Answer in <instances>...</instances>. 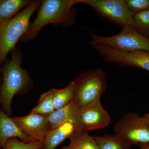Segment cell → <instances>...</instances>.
Listing matches in <instances>:
<instances>
[{"label":"cell","mask_w":149,"mask_h":149,"mask_svg":"<svg viewBox=\"0 0 149 149\" xmlns=\"http://www.w3.org/2000/svg\"><path fill=\"white\" fill-rule=\"evenodd\" d=\"M83 0H45L41 2L37 17L30 24L27 32L21 38L28 42L37 37L38 32L46 25L53 24L63 28L73 25L76 22L77 10L75 5Z\"/></svg>","instance_id":"cell-1"},{"label":"cell","mask_w":149,"mask_h":149,"mask_svg":"<svg viewBox=\"0 0 149 149\" xmlns=\"http://www.w3.org/2000/svg\"><path fill=\"white\" fill-rule=\"evenodd\" d=\"M13 52L11 58L3 68L0 87V105L7 114L12 113L11 103L15 95L24 92L31 83L29 74L22 68L21 53L15 49Z\"/></svg>","instance_id":"cell-2"},{"label":"cell","mask_w":149,"mask_h":149,"mask_svg":"<svg viewBox=\"0 0 149 149\" xmlns=\"http://www.w3.org/2000/svg\"><path fill=\"white\" fill-rule=\"evenodd\" d=\"M41 1L32 3L8 21L0 23V65L10 52L15 49L17 43L27 32L32 15L40 7Z\"/></svg>","instance_id":"cell-3"},{"label":"cell","mask_w":149,"mask_h":149,"mask_svg":"<svg viewBox=\"0 0 149 149\" xmlns=\"http://www.w3.org/2000/svg\"><path fill=\"white\" fill-rule=\"evenodd\" d=\"M107 73L100 68L82 72L74 79V99L82 107L100 100L106 92Z\"/></svg>","instance_id":"cell-4"},{"label":"cell","mask_w":149,"mask_h":149,"mask_svg":"<svg viewBox=\"0 0 149 149\" xmlns=\"http://www.w3.org/2000/svg\"><path fill=\"white\" fill-rule=\"evenodd\" d=\"M92 41L123 51L149 52V37L143 35L134 27L125 26L117 35L105 37L91 34Z\"/></svg>","instance_id":"cell-5"},{"label":"cell","mask_w":149,"mask_h":149,"mask_svg":"<svg viewBox=\"0 0 149 149\" xmlns=\"http://www.w3.org/2000/svg\"><path fill=\"white\" fill-rule=\"evenodd\" d=\"M90 45L107 62L121 67L139 68L149 71V52L118 50L92 40Z\"/></svg>","instance_id":"cell-6"},{"label":"cell","mask_w":149,"mask_h":149,"mask_svg":"<svg viewBox=\"0 0 149 149\" xmlns=\"http://www.w3.org/2000/svg\"><path fill=\"white\" fill-rule=\"evenodd\" d=\"M102 18L122 27L130 26L137 29L134 15L128 9L125 0H83Z\"/></svg>","instance_id":"cell-7"},{"label":"cell","mask_w":149,"mask_h":149,"mask_svg":"<svg viewBox=\"0 0 149 149\" xmlns=\"http://www.w3.org/2000/svg\"><path fill=\"white\" fill-rule=\"evenodd\" d=\"M114 131L133 144H149V125L135 113L124 115L115 124Z\"/></svg>","instance_id":"cell-8"},{"label":"cell","mask_w":149,"mask_h":149,"mask_svg":"<svg viewBox=\"0 0 149 149\" xmlns=\"http://www.w3.org/2000/svg\"><path fill=\"white\" fill-rule=\"evenodd\" d=\"M111 118L104 109L100 100L80 107L76 130H91L105 128L109 125Z\"/></svg>","instance_id":"cell-9"},{"label":"cell","mask_w":149,"mask_h":149,"mask_svg":"<svg viewBox=\"0 0 149 149\" xmlns=\"http://www.w3.org/2000/svg\"><path fill=\"white\" fill-rule=\"evenodd\" d=\"M48 116L45 115L30 112L26 116L11 118L32 142H42L50 130Z\"/></svg>","instance_id":"cell-10"},{"label":"cell","mask_w":149,"mask_h":149,"mask_svg":"<svg viewBox=\"0 0 149 149\" xmlns=\"http://www.w3.org/2000/svg\"><path fill=\"white\" fill-rule=\"evenodd\" d=\"M80 108L77 102L73 99L65 106L56 110L48 116L50 130L67 123H72L75 128L78 121Z\"/></svg>","instance_id":"cell-11"},{"label":"cell","mask_w":149,"mask_h":149,"mask_svg":"<svg viewBox=\"0 0 149 149\" xmlns=\"http://www.w3.org/2000/svg\"><path fill=\"white\" fill-rule=\"evenodd\" d=\"M19 138L24 143L32 142L13 122L11 118L0 108V149L5 147L6 143L11 138Z\"/></svg>","instance_id":"cell-12"},{"label":"cell","mask_w":149,"mask_h":149,"mask_svg":"<svg viewBox=\"0 0 149 149\" xmlns=\"http://www.w3.org/2000/svg\"><path fill=\"white\" fill-rule=\"evenodd\" d=\"M75 131V126L72 123H67L49 130L43 140L42 149H55Z\"/></svg>","instance_id":"cell-13"},{"label":"cell","mask_w":149,"mask_h":149,"mask_svg":"<svg viewBox=\"0 0 149 149\" xmlns=\"http://www.w3.org/2000/svg\"><path fill=\"white\" fill-rule=\"evenodd\" d=\"M32 2L29 0H0V23L13 18Z\"/></svg>","instance_id":"cell-14"},{"label":"cell","mask_w":149,"mask_h":149,"mask_svg":"<svg viewBox=\"0 0 149 149\" xmlns=\"http://www.w3.org/2000/svg\"><path fill=\"white\" fill-rule=\"evenodd\" d=\"M99 149H130L131 142L121 136H93Z\"/></svg>","instance_id":"cell-15"},{"label":"cell","mask_w":149,"mask_h":149,"mask_svg":"<svg viewBox=\"0 0 149 149\" xmlns=\"http://www.w3.org/2000/svg\"><path fill=\"white\" fill-rule=\"evenodd\" d=\"M70 149H99L93 136L84 130H76L68 138Z\"/></svg>","instance_id":"cell-16"},{"label":"cell","mask_w":149,"mask_h":149,"mask_svg":"<svg viewBox=\"0 0 149 149\" xmlns=\"http://www.w3.org/2000/svg\"><path fill=\"white\" fill-rule=\"evenodd\" d=\"M53 90L54 105L55 110L65 106L74 99V83L73 81L65 88Z\"/></svg>","instance_id":"cell-17"},{"label":"cell","mask_w":149,"mask_h":149,"mask_svg":"<svg viewBox=\"0 0 149 149\" xmlns=\"http://www.w3.org/2000/svg\"><path fill=\"white\" fill-rule=\"evenodd\" d=\"M55 111L53 102V90L51 89L41 96L37 106L31 113L49 116Z\"/></svg>","instance_id":"cell-18"},{"label":"cell","mask_w":149,"mask_h":149,"mask_svg":"<svg viewBox=\"0 0 149 149\" xmlns=\"http://www.w3.org/2000/svg\"><path fill=\"white\" fill-rule=\"evenodd\" d=\"M134 19L137 30L149 37V10L136 13L134 15Z\"/></svg>","instance_id":"cell-19"},{"label":"cell","mask_w":149,"mask_h":149,"mask_svg":"<svg viewBox=\"0 0 149 149\" xmlns=\"http://www.w3.org/2000/svg\"><path fill=\"white\" fill-rule=\"evenodd\" d=\"M5 147L7 149H40L42 148V142L24 143L20 142L17 138H13L7 141Z\"/></svg>","instance_id":"cell-20"},{"label":"cell","mask_w":149,"mask_h":149,"mask_svg":"<svg viewBox=\"0 0 149 149\" xmlns=\"http://www.w3.org/2000/svg\"><path fill=\"white\" fill-rule=\"evenodd\" d=\"M129 10L134 15L143 11L149 10V0H125Z\"/></svg>","instance_id":"cell-21"},{"label":"cell","mask_w":149,"mask_h":149,"mask_svg":"<svg viewBox=\"0 0 149 149\" xmlns=\"http://www.w3.org/2000/svg\"><path fill=\"white\" fill-rule=\"evenodd\" d=\"M142 117L147 124L149 125V112L147 114L142 116Z\"/></svg>","instance_id":"cell-22"},{"label":"cell","mask_w":149,"mask_h":149,"mask_svg":"<svg viewBox=\"0 0 149 149\" xmlns=\"http://www.w3.org/2000/svg\"><path fill=\"white\" fill-rule=\"evenodd\" d=\"M142 149H149V144H143Z\"/></svg>","instance_id":"cell-23"},{"label":"cell","mask_w":149,"mask_h":149,"mask_svg":"<svg viewBox=\"0 0 149 149\" xmlns=\"http://www.w3.org/2000/svg\"><path fill=\"white\" fill-rule=\"evenodd\" d=\"M62 149H70L67 146H63L62 147Z\"/></svg>","instance_id":"cell-24"},{"label":"cell","mask_w":149,"mask_h":149,"mask_svg":"<svg viewBox=\"0 0 149 149\" xmlns=\"http://www.w3.org/2000/svg\"><path fill=\"white\" fill-rule=\"evenodd\" d=\"M3 149H7V148H6V147H5L4 148H3Z\"/></svg>","instance_id":"cell-25"}]
</instances>
